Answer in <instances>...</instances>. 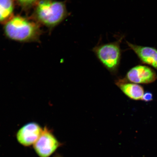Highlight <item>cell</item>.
Here are the masks:
<instances>
[{"label": "cell", "instance_id": "9c48e42d", "mask_svg": "<svg viewBox=\"0 0 157 157\" xmlns=\"http://www.w3.org/2000/svg\"><path fill=\"white\" fill-rule=\"evenodd\" d=\"M14 10L13 0H0V23L8 20Z\"/></svg>", "mask_w": 157, "mask_h": 157}, {"label": "cell", "instance_id": "8992f818", "mask_svg": "<svg viewBox=\"0 0 157 157\" xmlns=\"http://www.w3.org/2000/svg\"><path fill=\"white\" fill-rule=\"evenodd\" d=\"M125 79L136 84H149L155 81L157 75L151 68L145 66L138 65L131 68Z\"/></svg>", "mask_w": 157, "mask_h": 157}, {"label": "cell", "instance_id": "5b68a950", "mask_svg": "<svg viewBox=\"0 0 157 157\" xmlns=\"http://www.w3.org/2000/svg\"><path fill=\"white\" fill-rule=\"evenodd\" d=\"M43 130L42 128L38 123H27L17 131L16 134L17 142L25 147L33 146L40 137Z\"/></svg>", "mask_w": 157, "mask_h": 157}, {"label": "cell", "instance_id": "ba28073f", "mask_svg": "<svg viewBox=\"0 0 157 157\" xmlns=\"http://www.w3.org/2000/svg\"><path fill=\"white\" fill-rule=\"evenodd\" d=\"M116 84L125 95L131 99L142 100L144 90L142 86L137 84L129 83L125 78L119 79Z\"/></svg>", "mask_w": 157, "mask_h": 157}, {"label": "cell", "instance_id": "6da1fadb", "mask_svg": "<svg viewBox=\"0 0 157 157\" xmlns=\"http://www.w3.org/2000/svg\"><path fill=\"white\" fill-rule=\"evenodd\" d=\"M35 14L39 22L50 28L59 24L70 15L65 2L54 0L39 1Z\"/></svg>", "mask_w": 157, "mask_h": 157}, {"label": "cell", "instance_id": "7c38bea8", "mask_svg": "<svg viewBox=\"0 0 157 157\" xmlns=\"http://www.w3.org/2000/svg\"><path fill=\"white\" fill-rule=\"evenodd\" d=\"M54 157H64L63 156L60 154H58V153H56V154L54 155Z\"/></svg>", "mask_w": 157, "mask_h": 157}, {"label": "cell", "instance_id": "277c9868", "mask_svg": "<svg viewBox=\"0 0 157 157\" xmlns=\"http://www.w3.org/2000/svg\"><path fill=\"white\" fill-rule=\"evenodd\" d=\"M63 144L58 140L52 130L45 127L33 146L39 157H50Z\"/></svg>", "mask_w": 157, "mask_h": 157}, {"label": "cell", "instance_id": "8fae6325", "mask_svg": "<svg viewBox=\"0 0 157 157\" xmlns=\"http://www.w3.org/2000/svg\"><path fill=\"white\" fill-rule=\"evenodd\" d=\"M153 96L151 93L150 92H147L143 95L142 100L146 102H149L152 101Z\"/></svg>", "mask_w": 157, "mask_h": 157}, {"label": "cell", "instance_id": "3957f363", "mask_svg": "<svg viewBox=\"0 0 157 157\" xmlns=\"http://www.w3.org/2000/svg\"><path fill=\"white\" fill-rule=\"evenodd\" d=\"M123 39L121 37L115 42L98 44L92 49L98 60L111 73H117L118 70L121 58V44Z\"/></svg>", "mask_w": 157, "mask_h": 157}, {"label": "cell", "instance_id": "30bf717a", "mask_svg": "<svg viewBox=\"0 0 157 157\" xmlns=\"http://www.w3.org/2000/svg\"><path fill=\"white\" fill-rule=\"evenodd\" d=\"M21 7L24 8H28L36 2L37 0H17Z\"/></svg>", "mask_w": 157, "mask_h": 157}, {"label": "cell", "instance_id": "7a4b0ae2", "mask_svg": "<svg viewBox=\"0 0 157 157\" xmlns=\"http://www.w3.org/2000/svg\"><path fill=\"white\" fill-rule=\"evenodd\" d=\"M4 29L8 38L20 42L36 40L40 32L36 23L19 16L9 19L6 23Z\"/></svg>", "mask_w": 157, "mask_h": 157}, {"label": "cell", "instance_id": "52a82bcc", "mask_svg": "<svg viewBox=\"0 0 157 157\" xmlns=\"http://www.w3.org/2000/svg\"><path fill=\"white\" fill-rule=\"evenodd\" d=\"M127 44L143 63L151 66L157 70L156 49L151 47L133 44L128 42H127Z\"/></svg>", "mask_w": 157, "mask_h": 157}]
</instances>
